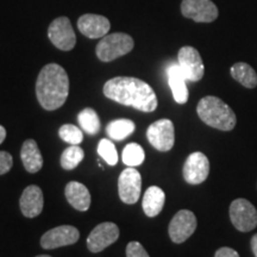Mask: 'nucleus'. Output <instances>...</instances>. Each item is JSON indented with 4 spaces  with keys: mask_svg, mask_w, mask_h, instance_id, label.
Here are the masks:
<instances>
[{
    "mask_svg": "<svg viewBox=\"0 0 257 257\" xmlns=\"http://www.w3.org/2000/svg\"><path fill=\"white\" fill-rule=\"evenodd\" d=\"M104 94L118 104L142 112H153L157 107V98L152 86L137 78L118 76L108 80L104 85Z\"/></svg>",
    "mask_w": 257,
    "mask_h": 257,
    "instance_id": "obj_1",
    "label": "nucleus"
},
{
    "mask_svg": "<svg viewBox=\"0 0 257 257\" xmlns=\"http://www.w3.org/2000/svg\"><path fill=\"white\" fill-rule=\"evenodd\" d=\"M38 102L47 111L60 108L69 94V79L67 72L56 63L44 66L36 82Z\"/></svg>",
    "mask_w": 257,
    "mask_h": 257,
    "instance_id": "obj_2",
    "label": "nucleus"
},
{
    "mask_svg": "<svg viewBox=\"0 0 257 257\" xmlns=\"http://www.w3.org/2000/svg\"><path fill=\"white\" fill-rule=\"evenodd\" d=\"M199 118L208 126L231 131L236 126V114L229 105L217 96H205L197 106Z\"/></svg>",
    "mask_w": 257,
    "mask_h": 257,
    "instance_id": "obj_3",
    "label": "nucleus"
},
{
    "mask_svg": "<svg viewBox=\"0 0 257 257\" xmlns=\"http://www.w3.org/2000/svg\"><path fill=\"white\" fill-rule=\"evenodd\" d=\"M134 40L123 32L106 35L96 46L95 53L102 62H111L118 57L126 55L134 49Z\"/></svg>",
    "mask_w": 257,
    "mask_h": 257,
    "instance_id": "obj_4",
    "label": "nucleus"
},
{
    "mask_svg": "<svg viewBox=\"0 0 257 257\" xmlns=\"http://www.w3.org/2000/svg\"><path fill=\"white\" fill-rule=\"evenodd\" d=\"M230 219L240 232H249L257 226V210L246 199H236L230 205Z\"/></svg>",
    "mask_w": 257,
    "mask_h": 257,
    "instance_id": "obj_5",
    "label": "nucleus"
},
{
    "mask_svg": "<svg viewBox=\"0 0 257 257\" xmlns=\"http://www.w3.org/2000/svg\"><path fill=\"white\" fill-rule=\"evenodd\" d=\"M48 37L57 49L63 51L72 50L76 44L75 32L67 17H59L51 22L48 29Z\"/></svg>",
    "mask_w": 257,
    "mask_h": 257,
    "instance_id": "obj_6",
    "label": "nucleus"
},
{
    "mask_svg": "<svg viewBox=\"0 0 257 257\" xmlns=\"http://www.w3.org/2000/svg\"><path fill=\"white\" fill-rule=\"evenodd\" d=\"M147 137L149 143L159 152H169L174 146V124L170 119H160L148 127Z\"/></svg>",
    "mask_w": 257,
    "mask_h": 257,
    "instance_id": "obj_7",
    "label": "nucleus"
},
{
    "mask_svg": "<svg viewBox=\"0 0 257 257\" xmlns=\"http://www.w3.org/2000/svg\"><path fill=\"white\" fill-rule=\"evenodd\" d=\"M178 64L187 81H200L204 76V62L195 48L189 46L182 47L178 54Z\"/></svg>",
    "mask_w": 257,
    "mask_h": 257,
    "instance_id": "obj_8",
    "label": "nucleus"
},
{
    "mask_svg": "<svg viewBox=\"0 0 257 257\" xmlns=\"http://www.w3.org/2000/svg\"><path fill=\"white\" fill-rule=\"evenodd\" d=\"M181 12L184 17L197 23H212L218 18V8L212 0H182Z\"/></svg>",
    "mask_w": 257,
    "mask_h": 257,
    "instance_id": "obj_9",
    "label": "nucleus"
},
{
    "mask_svg": "<svg viewBox=\"0 0 257 257\" xmlns=\"http://www.w3.org/2000/svg\"><path fill=\"white\" fill-rule=\"evenodd\" d=\"M197 229V217L188 210H181L170 220L169 237L176 244L184 243L194 233Z\"/></svg>",
    "mask_w": 257,
    "mask_h": 257,
    "instance_id": "obj_10",
    "label": "nucleus"
},
{
    "mask_svg": "<svg viewBox=\"0 0 257 257\" xmlns=\"http://www.w3.org/2000/svg\"><path fill=\"white\" fill-rule=\"evenodd\" d=\"M142 188V178L138 170L128 167L121 172L118 179V192L120 200L125 204L134 205L140 199Z\"/></svg>",
    "mask_w": 257,
    "mask_h": 257,
    "instance_id": "obj_11",
    "label": "nucleus"
},
{
    "mask_svg": "<svg viewBox=\"0 0 257 257\" xmlns=\"http://www.w3.org/2000/svg\"><path fill=\"white\" fill-rule=\"evenodd\" d=\"M119 237V227L114 223L96 225L87 238V248L91 252H100L113 244Z\"/></svg>",
    "mask_w": 257,
    "mask_h": 257,
    "instance_id": "obj_12",
    "label": "nucleus"
},
{
    "mask_svg": "<svg viewBox=\"0 0 257 257\" xmlns=\"http://www.w3.org/2000/svg\"><path fill=\"white\" fill-rule=\"evenodd\" d=\"M182 174L187 184H202L210 174V162L206 155L200 152L191 154L186 160Z\"/></svg>",
    "mask_w": 257,
    "mask_h": 257,
    "instance_id": "obj_13",
    "label": "nucleus"
},
{
    "mask_svg": "<svg viewBox=\"0 0 257 257\" xmlns=\"http://www.w3.org/2000/svg\"><path fill=\"white\" fill-rule=\"evenodd\" d=\"M80 232L76 227L70 225H62V226L54 227L42 236L41 245L43 249L50 250L60 246L72 245L79 240Z\"/></svg>",
    "mask_w": 257,
    "mask_h": 257,
    "instance_id": "obj_14",
    "label": "nucleus"
},
{
    "mask_svg": "<svg viewBox=\"0 0 257 257\" xmlns=\"http://www.w3.org/2000/svg\"><path fill=\"white\" fill-rule=\"evenodd\" d=\"M78 29L83 36L95 40L106 36L110 31L111 24L110 21L104 16L87 14L79 18Z\"/></svg>",
    "mask_w": 257,
    "mask_h": 257,
    "instance_id": "obj_15",
    "label": "nucleus"
},
{
    "mask_svg": "<svg viewBox=\"0 0 257 257\" xmlns=\"http://www.w3.org/2000/svg\"><path fill=\"white\" fill-rule=\"evenodd\" d=\"M19 206L23 216L27 218H35L40 216L44 206V199L42 189L38 186H28L22 193Z\"/></svg>",
    "mask_w": 257,
    "mask_h": 257,
    "instance_id": "obj_16",
    "label": "nucleus"
},
{
    "mask_svg": "<svg viewBox=\"0 0 257 257\" xmlns=\"http://www.w3.org/2000/svg\"><path fill=\"white\" fill-rule=\"evenodd\" d=\"M167 75H168V83L172 89L174 100L178 104H186L188 100V88L186 85V76L180 69L178 63H172L167 69Z\"/></svg>",
    "mask_w": 257,
    "mask_h": 257,
    "instance_id": "obj_17",
    "label": "nucleus"
},
{
    "mask_svg": "<svg viewBox=\"0 0 257 257\" xmlns=\"http://www.w3.org/2000/svg\"><path fill=\"white\" fill-rule=\"evenodd\" d=\"M67 200L75 210L85 212L91 206V194L85 185L70 181L64 189Z\"/></svg>",
    "mask_w": 257,
    "mask_h": 257,
    "instance_id": "obj_18",
    "label": "nucleus"
},
{
    "mask_svg": "<svg viewBox=\"0 0 257 257\" xmlns=\"http://www.w3.org/2000/svg\"><path fill=\"white\" fill-rule=\"evenodd\" d=\"M21 159L25 170L31 174L40 172L43 167V156H42L36 141L34 140H28L23 143L21 150Z\"/></svg>",
    "mask_w": 257,
    "mask_h": 257,
    "instance_id": "obj_19",
    "label": "nucleus"
},
{
    "mask_svg": "<svg viewBox=\"0 0 257 257\" xmlns=\"http://www.w3.org/2000/svg\"><path fill=\"white\" fill-rule=\"evenodd\" d=\"M166 194L157 186H152L147 189L143 197V211L148 217H156L161 213L163 206H165Z\"/></svg>",
    "mask_w": 257,
    "mask_h": 257,
    "instance_id": "obj_20",
    "label": "nucleus"
},
{
    "mask_svg": "<svg viewBox=\"0 0 257 257\" xmlns=\"http://www.w3.org/2000/svg\"><path fill=\"white\" fill-rule=\"evenodd\" d=\"M231 76L246 88H255L257 86V74L251 66L245 62L234 63L230 69Z\"/></svg>",
    "mask_w": 257,
    "mask_h": 257,
    "instance_id": "obj_21",
    "label": "nucleus"
},
{
    "mask_svg": "<svg viewBox=\"0 0 257 257\" xmlns=\"http://www.w3.org/2000/svg\"><path fill=\"white\" fill-rule=\"evenodd\" d=\"M135 131V123L130 119H115L108 123L106 133L112 140L123 141Z\"/></svg>",
    "mask_w": 257,
    "mask_h": 257,
    "instance_id": "obj_22",
    "label": "nucleus"
},
{
    "mask_svg": "<svg viewBox=\"0 0 257 257\" xmlns=\"http://www.w3.org/2000/svg\"><path fill=\"white\" fill-rule=\"evenodd\" d=\"M80 126L83 128L85 133L89 135H96L100 131V119H99L96 112L91 107L85 108L78 115Z\"/></svg>",
    "mask_w": 257,
    "mask_h": 257,
    "instance_id": "obj_23",
    "label": "nucleus"
},
{
    "mask_svg": "<svg viewBox=\"0 0 257 257\" xmlns=\"http://www.w3.org/2000/svg\"><path fill=\"white\" fill-rule=\"evenodd\" d=\"M85 153L79 146H70L61 155V166L66 170H73L80 165Z\"/></svg>",
    "mask_w": 257,
    "mask_h": 257,
    "instance_id": "obj_24",
    "label": "nucleus"
},
{
    "mask_svg": "<svg viewBox=\"0 0 257 257\" xmlns=\"http://www.w3.org/2000/svg\"><path fill=\"white\" fill-rule=\"evenodd\" d=\"M144 159H146V154H144L143 148L137 143H128L124 148L121 160L125 165L128 167H136L142 165Z\"/></svg>",
    "mask_w": 257,
    "mask_h": 257,
    "instance_id": "obj_25",
    "label": "nucleus"
},
{
    "mask_svg": "<svg viewBox=\"0 0 257 257\" xmlns=\"http://www.w3.org/2000/svg\"><path fill=\"white\" fill-rule=\"evenodd\" d=\"M59 135L61 140L70 144V146H79L83 141L82 131L73 124L62 125L59 130Z\"/></svg>",
    "mask_w": 257,
    "mask_h": 257,
    "instance_id": "obj_26",
    "label": "nucleus"
},
{
    "mask_svg": "<svg viewBox=\"0 0 257 257\" xmlns=\"http://www.w3.org/2000/svg\"><path fill=\"white\" fill-rule=\"evenodd\" d=\"M98 154L106 161V163L110 166H115L118 162V153L114 144L107 138H104L99 142Z\"/></svg>",
    "mask_w": 257,
    "mask_h": 257,
    "instance_id": "obj_27",
    "label": "nucleus"
},
{
    "mask_svg": "<svg viewBox=\"0 0 257 257\" xmlns=\"http://www.w3.org/2000/svg\"><path fill=\"white\" fill-rule=\"evenodd\" d=\"M126 257H149V253L140 242H130L126 246Z\"/></svg>",
    "mask_w": 257,
    "mask_h": 257,
    "instance_id": "obj_28",
    "label": "nucleus"
},
{
    "mask_svg": "<svg viewBox=\"0 0 257 257\" xmlns=\"http://www.w3.org/2000/svg\"><path fill=\"white\" fill-rule=\"evenodd\" d=\"M14 166V159L11 154L6 152H0V175L6 174Z\"/></svg>",
    "mask_w": 257,
    "mask_h": 257,
    "instance_id": "obj_29",
    "label": "nucleus"
},
{
    "mask_svg": "<svg viewBox=\"0 0 257 257\" xmlns=\"http://www.w3.org/2000/svg\"><path fill=\"white\" fill-rule=\"evenodd\" d=\"M214 257H239V255L236 250L227 248V246H224V248H220L217 250Z\"/></svg>",
    "mask_w": 257,
    "mask_h": 257,
    "instance_id": "obj_30",
    "label": "nucleus"
},
{
    "mask_svg": "<svg viewBox=\"0 0 257 257\" xmlns=\"http://www.w3.org/2000/svg\"><path fill=\"white\" fill-rule=\"evenodd\" d=\"M250 245H251V250H252L253 255H255V257H257V233L255 234V236H252Z\"/></svg>",
    "mask_w": 257,
    "mask_h": 257,
    "instance_id": "obj_31",
    "label": "nucleus"
},
{
    "mask_svg": "<svg viewBox=\"0 0 257 257\" xmlns=\"http://www.w3.org/2000/svg\"><path fill=\"white\" fill-rule=\"evenodd\" d=\"M5 138H6V130L4 126H2V125H0V144L4 142Z\"/></svg>",
    "mask_w": 257,
    "mask_h": 257,
    "instance_id": "obj_32",
    "label": "nucleus"
},
{
    "mask_svg": "<svg viewBox=\"0 0 257 257\" xmlns=\"http://www.w3.org/2000/svg\"><path fill=\"white\" fill-rule=\"evenodd\" d=\"M36 257H51L49 255H40V256H36Z\"/></svg>",
    "mask_w": 257,
    "mask_h": 257,
    "instance_id": "obj_33",
    "label": "nucleus"
}]
</instances>
